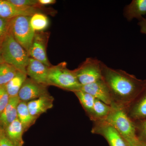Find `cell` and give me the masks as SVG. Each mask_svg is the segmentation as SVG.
<instances>
[{
	"mask_svg": "<svg viewBox=\"0 0 146 146\" xmlns=\"http://www.w3.org/2000/svg\"><path fill=\"white\" fill-rule=\"evenodd\" d=\"M102 70L103 79L113 100L112 104L126 109L146 89V80L138 79L125 71L112 69L102 62Z\"/></svg>",
	"mask_w": 146,
	"mask_h": 146,
	"instance_id": "1",
	"label": "cell"
},
{
	"mask_svg": "<svg viewBox=\"0 0 146 146\" xmlns=\"http://www.w3.org/2000/svg\"><path fill=\"white\" fill-rule=\"evenodd\" d=\"M1 47L4 62L12 65L18 70L27 74L29 56L14 39L9 31L2 42Z\"/></svg>",
	"mask_w": 146,
	"mask_h": 146,
	"instance_id": "2",
	"label": "cell"
},
{
	"mask_svg": "<svg viewBox=\"0 0 146 146\" xmlns=\"http://www.w3.org/2000/svg\"><path fill=\"white\" fill-rule=\"evenodd\" d=\"M106 121L112 125L124 138L127 143L138 140L135 124L128 115L125 108L112 104Z\"/></svg>",
	"mask_w": 146,
	"mask_h": 146,
	"instance_id": "3",
	"label": "cell"
},
{
	"mask_svg": "<svg viewBox=\"0 0 146 146\" xmlns=\"http://www.w3.org/2000/svg\"><path fill=\"white\" fill-rule=\"evenodd\" d=\"M48 85H52L74 93L81 90L82 88L74 71L68 69L65 62L50 67Z\"/></svg>",
	"mask_w": 146,
	"mask_h": 146,
	"instance_id": "4",
	"label": "cell"
},
{
	"mask_svg": "<svg viewBox=\"0 0 146 146\" xmlns=\"http://www.w3.org/2000/svg\"><path fill=\"white\" fill-rule=\"evenodd\" d=\"M31 17L18 16L10 19L9 21V31L28 53L35 33L31 25Z\"/></svg>",
	"mask_w": 146,
	"mask_h": 146,
	"instance_id": "5",
	"label": "cell"
},
{
	"mask_svg": "<svg viewBox=\"0 0 146 146\" xmlns=\"http://www.w3.org/2000/svg\"><path fill=\"white\" fill-rule=\"evenodd\" d=\"M102 61L94 58H87L78 68L74 70L82 86L102 79Z\"/></svg>",
	"mask_w": 146,
	"mask_h": 146,
	"instance_id": "6",
	"label": "cell"
},
{
	"mask_svg": "<svg viewBox=\"0 0 146 146\" xmlns=\"http://www.w3.org/2000/svg\"><path fill=\"white\" fill-rule=\"evenodd\" d=\"M91 132L102 136L109 146H127V143L121 134L105 121L94 122Z\"/></svg>",
	"mask_w": 146,
	"mask_h": 146,
	"instance_id": "7",
	"label": "cell"
},
{
	"mask_svg": "<svg viewBox=\"0 0 146 146\" xmlns=\"http://www.w3.org/2000/svg\"><path fill=\"white\" fill-rule=\"evenodd\" d=\"M49 35V34L48 33L35 32L28 54L30 57L38 60L50 67L52 65L48 60L46 53Z\"/></svg>",
	"mask_w": 146,
	"mask_h": 146,
	"instance_id": "8",
	"label": "cell"
},
{
	"mask_svg": "<svg viewBox=\"0 0 146 146\" xmlns=\"http://www.w3.org/2000/svg\"><path fill=\"white\" fill-rule=\"evenodd\" d=\"M47 86L27 78L21 87L18 96L21 101L28 102L49 94Z\"/></svg>",
	"mask_w": 146,
	"mask_h": 146,
	"instance_id": "9",
	"label": "cell"
},
{
	"mask_svg": "<svg viewBox=\"0 0 146 146\" xmlns=\"http://www.w3.org/2000/svg\"><path fill=\"white\" fill-rule=\"evenodd\" d=\"M81 90L110 106L113 103L109 88L103 78L94 83L82 86Z\"/></svg>",
	"mask_w": 146,
	"mask_h": 146,
	"instance_id": "10",
	"label": "cell"
},
{
	"mask_svg": "<svg viewBox=\"0 0 146 146\" xmlns=\"http://www.w3.org/2000/svg\"><path fill=\"white\" fill-rule=\"evenodd\" d=\"M50 67L42 62L30 57L27 67V75L36 83L48 85V77Z\"/></svg>",
	"mask_w": 146,
	"mask_h": 146,
	"instance_id": "11",
	"label": "cell"
},
{
	"mask_svg": "<svg viewBox=\"0 0 146 146\" xmlns=\"http://www.w3.org/2000/svg\"><path fill=\"white\" fill-rule=\"evenodd\" d=\"M38 8L39 7L20 8L13 5L8 0H0V17L11 19L18 16H32L38 13Z\"/></svg>",
	"mask_w": 146,
	"mask_h": 146,
	"instance_id": "12",
	"label": "cell"
},
{
	"mask_svg": "<svg viewBox=\"0 0 146 146\" xmlns=\"http://www.w3.org/2000/svg\"><path fill=\"white\" fill-rule=\"evenodd\" d=\"M54 98L50 94L27 102L29 111L32 116L37 119L47 110L52 108Z\"/></svg>",
	"mask_w": 146,
	"mask_h": 146,
	"instance_id": "13",
	"label": "cell"
},
{
	"mask_svg": "<svg viewBox=\"0 0 146 146\" xmlns=\"http://www.w3.org/2000/svg\"><path fill=\"white\" fill-rule=\"evenodd\" d=\"M20 101L18 96L10 98L8 104L0 115V129L4 131L17 119V107Z\"/></svg>",
	"mask_w": 146,
	"mask_h": 146,
	"instance_id": "14",
	"label": "cell"
},
{
	"mask_svg": "<svg viewBox=\"0 0 146 146\" xmlns=\"http://www.w3.org/2000/svg\"><path fill=\"white\" fill-rule=\"evenodd\" d=\"M126 109L132 120H143L146 118V89Z\"/></svg>",
	"mask_w": 146,
	"mask_h": 146,
	"instance_id": "15",
	"label": "cell"
},
{
	"mask_svg": "<svg viewBox=\"0 0 146 146\" xmlns=\"http://www.w3.org/2000/svg\"><path fill=\"white\" fill-rule=\"evenodd\" d=\"M123 14L128 21L134 18L139 21L146 14V0H133L125 7Z\"/></svg>",
	"mask_w": 146,
	"mask_h": 146,
	"instance_id": "16",
	"label": "cell"
},
{
	"mask_svg": "<svg viewBox=\"0 0 146 146\" xmlns=\"http://www.w3.org/2000/svg\"><path fill=\"white\" fill-rule=\"evenodd\" d=\"M6 135L15 146H23L24 132L22 124L18 118L11 123L4 130Z\"/></svg>",
	"mask_w": 146,
	"mask_h": 146,
	"instance_id": "17",
	"label": "cell"
},
{
	"mask_svg": "<svg viewBox=\"0 0 146 146\" xmlns=\"http://www.w3.org/2000/svg\"><path fill=\"white\" fill-rule=\"evenodd\" d=\"M17 118L22 124L24 132L33 125L37 119L31 114L27 103L23 101H20L17 107Z\"/></svg>",
	"mask_w": 146,
	"mask_h": 146,
	"instance_id": "18",
	"label": "cell"
},
{
	"mask_svg": "<svg viewBox=\"0 0 146 146\" xmlns=\"http://www.w3.org/2000/svg\"><path fill=\"white\" fill-rule=\"evenodd\" d=\"M111 109V106L96 99L93 110L89 117L93 122L104 121L109 115Z\"/></svg>",
	"mask_w": 146,
	"mask_h": 146,
	"instance_id": "19",
	"label": "cell"
},
{
	"mask_svg": "<svg viewBox=\"0 0 146 146\" xmlns=\"http://www.w3.org/2000/svg\"><path fill=\"white\" fill-rule=\"evenodd\" d=\"M27 78L26 73L18 71L16 75L5 85L10 98L18 96L19 91Z\"/></svg>",
	"mask_w": 146,
	"mask_h": 146,
	"instance_id": "20",
	"label": "cell"
},
{
	"mask_svg": "<svg viewBox=\"0 0 146 146\" xmlns=\"http://www.w3.org/2000/svg\"><path fill=\"white\" fill-rule=\"evenodd\" d=\"M74 93L78 99L82 106L87 115L90 117L93 110L96 98L91 94L81 90L75 91Z\"/></svg>",
	"mask_w": 146,
	"mask_h": 146,
	"instance_id": "21",
	"label": "cell"
},
{
	"mask_svg": "<svg viewBox=\"0 0 146 146\" xmlns=\"http://www.w3.org/2000/svg\"><path fill=\"white\" fill-rule=\"evenodd\" d=\"M18 70L8 63H0V86L5 85L16 75Z\"/></svg>",
	"mask_w": 146,
	"mask_h": 146,
	"instance_id": "22",
	"label": "cell"
},
{
	"mask_svg": "<svg viewBox=\"0 0 146 146\" xmlns=\"http://www.w3.org/2000/svg\"><path fill=\"white\" fill-rule=\"evenodd\" d=\"M30 23L35 31H44L48 26L49 20L44 14L36 13L31 16Z\"/></svg>",
	"mask_w": 146,
	"mask_h": 146,
	"instance_id": "23",
	"label": "cell"
},
{
	"mask_svg": "<svg viewBox=\"0 0 146 146\" xmlns=\"http://www.w3.org/2000/svg\"><path fill=\"white\" fill-rule=\"evenodd\" d=\"M9 2L17 7L22 8L39 7L38 0H8Z\"/></svg>",
	"mask_w": 146,
	"mask_h": 146,
	"instance_id": "24",
	"label": "cell"
},
{
	"mask_svg": "<svg viewBox=\"0 0 146 146\" xmlns=\"http://www.w3.org/2000/svg\"><path fill=\"white\" fill-rule=\"evenodd\" d=\"M10 97L7 93L5 85L0 86V115L8 104Z\"/></svg>",
	"mask_w": 146,
	"mask_h": 146,
	"instance_id": "25",
	"label": "cell"
},
{
	"mask_svg": "<svg viewBox=\"0 0 146 146\" xmlns=\"http://www.w3.org/2000/svg\"><path fill=\"white\" fill-rule=\"evenodd\" d=\"M10 19H6L0 17V44L8 33L9 29Z\"/></svg>",
	"mask_w": 146,
	"mask_h": 146,
	"instance_id": "26",
	"label": "cell"
},
{
	"mask_svg": "<svg viewBox=\"0 0 146 146\" xmlns=\"http://www.w3.org/2000/svg\"><path fill=\"white\" fill-rule=\"evenodd\" d=\"M136 127L138 130V139L146 143V119L143 120Z\"/></svg>",
	"mask_w": 146,
	"mask_h": 146,
	"instance_id": "27",
	"label": "cell"
},
{
	"mask_svg": "<svg viewBox=\"0 0 146 146\" xmlns=\"http://www.w3.org/2000/svg\"><path fill=\"white\" fill-rule=\"evenodd\" d=\"M0 146H15L6 135L4 130L0 129Z\"/></svg>",
	"mask_w": 146,
	"mask_h": 146,
	"instance_id": "28",
	"label": "cell"
},
{
	"mask_svg": "<svg viewBox=\"0 0 146 146\" xmlns=\"http://www.w3.org/2000/svg\"><path fill=\"white\" fill-rule=\"evenodd\" d=\"M138 25L140 28V32L142 34H146V19L143 17L139 20Z\"/></svg>",
	"mask_w": 146,
	"mask_h": 146,
	"instance_id": "29",
	"label": "cell"
},
{
	"mask_svg": "<svg viewBox=\"0 0 146 146\" xmlns=\"http://www.w3.org/2000/svg\"><path fill=\"white\" fill-rule=\"evenodd\" d=\"M39 4L40 5H49L53 4L56 3V1L55 0H38Z\"/></svg>",
	"mask_w": 146,
	"mask_h": 146,
	"instance_id": "30",
	"label": "cell"
},
{
	"mask_svg": "<svg viewBox=\"0 0 146 146\" xmlns=\"http://www.w3.org/2000/svg\"><path fill=\"white\" fill-rule=\"evenodd\" d=\"M127 146H146L145 143L140 141L139 139L135 142L127 143Z\"/></svg>",
	"mask_w": 146,
	"mask_h": 146,
	"instance_id": "31",
	"label": "cell"
},
{
	"mask_svg": "<svg viewBox=\"0 0 146 146\" xmlns=\"http://www.w3.org/2000/svg\"><path fill=\"white\" fill-rule=\"evenodd\" d=\"M1 44H0V63H3L4 62L3 60L2 56L1 54Z\"/></svg>",
	"mask_w": 146,
	"mask_h": 146,
	"instance_id": "32",
	"label": "cell"
}]
</instances>
